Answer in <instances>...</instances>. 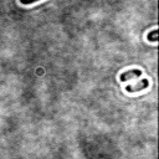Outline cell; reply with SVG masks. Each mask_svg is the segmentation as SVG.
Segmentation results:
<instances>
[{
    "mask_svg": "<svg viewBox=\"0 0 159 159\" xmlns=\"http://www.w3.org/2000/svg\"><path fill=\"white\" fill-rule=\"evenodd\" d=\"M148 86H149V81L145 80V78H143V80L138 81V82L134 83V84H128V86L125 87V89H127V92L133 93V92H139V91H142V89H145Z\"/></svg>",
    "mask_w": 159,
    "mask_h": 159,
    "instance_id": "1",
    "label": "cell"
},
{
    "mask_svg": "<svg viewBox=\"0 0 159 159\" xmlns=\"http://www.w3.org/2000/svg\"><path fill=\"white\" fill-rule=\"evenodd\" d=\"M142 76V71L138 70V68H132V70H128L125 72H122L119 78L122 82H125L128 80H133L134 77H140Z\"/></svg>",
    "mask_w": 159,
    "mask_h": 159,
    "instance_id": "2",
    "label": "cell"
},
{
    "mask_svg": "<svg viewBox=\"0 0 159 159\" xmlns=\"http://www.w3.org/2000/svg\"><path fill=\"white\" fill-rule=\"evenodd\" d=\"M148 41H152V42H155L158 41V30H153L152 32L148 34Z\"/></svg>",
    "mask_w": 159,
    "mask_h": 159,
    "instance_id": "3",
    "label": "cell"
},
{
    "mask_svg": "<svg viewBox=\"0 0 159 159\" xmlns=\"http://www.w3.org/2000/svg\"><path fill=\"white\" fill-rule=\"evenodd\" d=\"M35 1H37V0H20V2L24 4V5H29V4H32Z\"/></svg>",
    "mask_w": 159,
    "mask_h": 159,
    "instance_id": "4",
    "label": "cell"
}]
</instances>
